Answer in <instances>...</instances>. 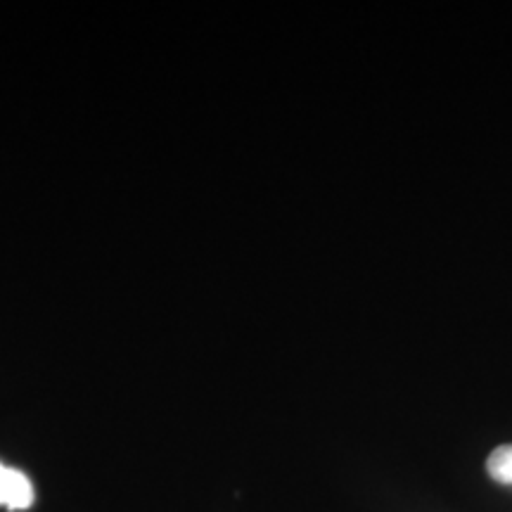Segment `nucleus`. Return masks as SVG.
<instances>
[{
  "label": "nucleus",
  "mask_w": 512,
  "mask_h": 512,
  "mask_svg": "<svg viewBox=\"0 0 512 512\" xmlns=\"http://www.w3.org/2000/svg\"><path fill=\"white\" fill-rule=\"evenodd\" d=\"M31 503H34V484H31V479L22 470L5 467L0 463V505L17 512L29 510Z\"/></svg>",
  "instance_id": "obj_1"
},
{
  "label": "nucleus",
  "mask_w": 512,
  "mask_h": 512,
  "mask_svg": "<svg viewBox=\"0 0 512 512\" xmlns=\"http://www.w3.org/2000/svg\"><path fill=\"white\" fill-rule=\"evenodd\" d=\"M486 470H489L491 479H496L498 484L512 486V444L498 446L486 460Z\"/></svg>",
  "instance_id": "obj_2"
}]
</instances>
